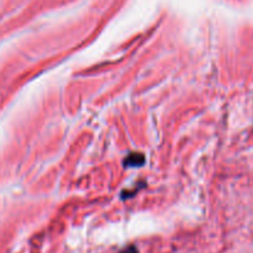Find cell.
<instances>
[{
	"label": "cell",
	"instance_id": "cell-1",
	"mask_svg": "<svg viewBox=\"0 0 253 253\" xmlns=\"http://www.w3.org/2000/svg\"><path fill=\"white\" fill-rule=\"evenodd\" d=\"M120 253H139V250H137L135 246H129V247L124 248L122 251H120Z\"/></svg>",
	"mask_w": 253,
	"mask_h": 253
}]
</instances>
